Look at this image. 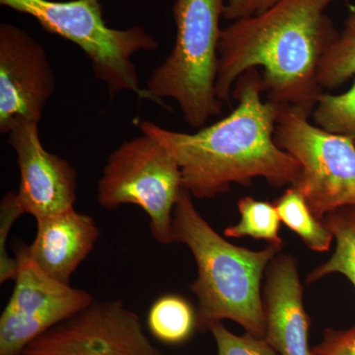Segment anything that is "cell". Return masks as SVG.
Segmentation results:
<instances>
[{
  "mask_svg": "<svg viewBox=\"0 0 355 355\" xmlns=\"http://www.w3.org/2000/svg\"><path fill=\"white\" fill-rule=\"evenodd\" d=\"M38 123L17 118L7 133L20 172L16 198L23 214L36 220L72 209L77 198L76 168L67 159L44 149Z\"/></svg>",
  "mask_w": 355,
  "mask_h": 355,
  "instance_id": "cell-11",
  "label": "cell"
},
{
  "mask_svg": "<svg viewBox=\"0 0 355 355\" xmlns=\"http://www.w3.org/2000/svg\"><path fill=\"white\" fill-rule=\"evenodd\" d=\"M172 235L174 243L190 249L197 263L198 277L190 288L198 298V330L231 320L246 333L266 338L261 280L282 248L268 245L253 251L228 242L203 218L184 189L175 205Z\"/></svg>",
  "mask_w": 355,
  "mask_h": 355,
  "instance_id": "cell-3",
  "label": "cell"
},
{
  "mask_svg": "<svg viewBox=\"0 0 355 355\" xmlns=\"http://www.w3.org/2000/svg\"><path fill=\"white\" fill-rule=\"evenodd\" d=\"M355 76V10L345 21L336 43L320 64L318 81L322 88L335 89Z\"/></svg>",
  "mask_w": 355,
  "mask_h": 355,
  "instance_id": "cell-18",
  "label": "cell"
},
{
  "mask_svg": "<svg viewBox=\"0 0 355 355\" xmlns=\"http://www.w3.org/2000/svg\"><path fill=\"white\" fill-rule=\"evenodd\" d=\"M311 114L280 105L275 141L301 166L296 189L319 220L334 210L355 207V144L312 125Z\"/></svg>",
  "mask_w": 355,
  "mask_h": 355,
  "instance_id": "cell-7",
  "label": "cell"
},
{
  "mask_svg": "<svg viewBox=\"0 0 355 355\" xmlns=\"http://www.w3.org/2000/svg\"><path fill=\"white\" fill-rule=\"evenodd\" d=\"M169 355H190V354H169Z\"/></svg>",
  "mask_w": 355,
  "mask_h": 355,
  "instance_id": "cell-24",
  "label": "cell"
},
{
  "mask_svg": "<svg viewBox=\"0 0 355 355\" xmlns=\"http://www.w3.org/2000/svg\"><path fill=\"white\" fill-rule=\"evenodd\" d=\"M21 355H163L121 299L94 301L44 331Z\"/></svg>",
  "mask_w": 355,
  "mask_h": 355,
  "instance_id": "cell-9",
  "label": "cell"
},
{
  "mask_svg": "<svg viewBox=\"0 0 355 355\" xmlns=\"http://www.w3.org/2000/svg\"><path fill=\"white\" fill-rule=\"evenodd\" d=\"M352 87L340 95L322 94L312 112L318 127L355 144V76Z\"/></svg>",
  "mask_w": 355,
  "mask_h": 355,
  "instance_id": "cell-19",
  "label": "cell"
},
{
  "mask_svg": "<svg viewBox=\"0 0 355 355\" xmlns=\"http://www.w3.org/2000/svg\"><path fill=\"white\" fill-rule=\"evenodd\" d=\"M100 229L92 217L74 207L37 219L30 256L51 279L69 284L72 275L92 252Z\"/></svg>",
  "mask_w": 355,
  "mask_h": 355,
  "instance_id": "cell-13",
  "label": "cell"
},
{
  "mask_svg": "<svg viewBox=\"0 0 355 355\" xmlns=\"http://www.w3.org/2000/svg\"><path fill=\"white\" fill-rule=\"evenodd\" d=\"M147 326L156 340L167 345L188 340L197 328V312L187 299L166 294L151 306Z\"/></svg>",
  "mask_w": 355,
  "mask_h": 355,
  "instance_id": "cell-15",
  "label": "cell"
},
{
  "mask_svg": "<svg viewBox=\"0 0 355 355\" xmlns=\"http://www.w3.org/2000/svg\"><path fill=\"white\" fill-rule=\"evenodd\" d=\"M0 4L31 16L46 32L77 44L111 99L128 91L156 103L140 87L132 58L139 51L157 50V41L140 26L123 30L109 27L103 18L101 0H0Z\"/></svg>",
  "mask_w": 355,
  "mask_h": 355,
  "instance_id": "cell-5",
  "label": "cell"
},
{
  "mask_svg": "<svg viewBox=\"0 0 355 355\" xmlns=\"http://www.w3.org/2000/svg\"><path fill=\"white\" fill-rule=\"evenodd\" d=\"M349 0H279L258 15L233 21L218 44L216 94L228 102L236 81L252 69H263L268 100L312 114L323 88L320 64L340 32L327 10Z\"/></svg>",
  "mask_w": 355,
  "mask_h": 355,
  "instance_id": "cell-2",
  "label": "cell"
},
{
  "mask_svg": "<svg viewBox=\"0 0 355 355\" xmlns=\"http://www.w3.org/2000/svg\"><path fill=\"white\" fill-rule=\"evenodd\" d=\"M55 90L46 51L17 26L0 25V132L17 118L39 123Z\"/></svg>",
  "mask_w": 355,
  "mask_h": 355,
  "instance_id": "cell-10",
  "label": "cell"
},
{
  "mask_svg": "<svg viewBox=\"0 0 355 355\" xmlns=\"http://www.w3.org/2000/svg\"><path fill=\"white\" fill-rule=\"evenodd\" d=\"M266 340L280 355H311L310 321L303 304L298 263L280 252L266 270Z\"/></svg>",
  "mask_w": 355,
  "mask_h": 355,
  "instance_id": "cell-12",
  "label": "cell"
},
{
  "mask_svg": "<svg viewBox=\"0 0 355 355\" xmlns=\"http://www.w3.org/2000/svg\"><path fill=\"white\" fill-rule=\"evenodd\" d=\"M324 222L336 239L335 253L309 272L306 284H313L331 273H342L355 287V207L334 210L324 216Z\"/></svg>",
  "mask_w": 355,
  "mask_h": 355,
  "instance_id": "cell-14",
  "label": "cell"
},
{
  "mask_svg": "<svg viewBox=\"0 0 355 355\" xmlns=\"http://www.w3.org/2000/svg\"><path fill=\"white\" fill-rule=\"evenodd\" d=\"M279 0H226L223 17L229 21L258 15L275 6Z\"/></svg>",
  "mask_w": 355,
  "mask_h": 355,
  "instance_id": "cell-23",
  "label": "cell"
},
{
  "mask_svg": "<svg viewBox=\"0 0 355 355\" xmlns=\"http://www.w3.org/2000/svg\"><path fill=\"white\" fill-rule=\"evenodd\" d=\"M263 77L257 69L243 73L231 95L238 102L230 114L197 132H174L144 121L139 128L176 159L183 188L198 200L214 198L231 184L263 178L275 187L294 186L301 166L275 141L280 104L263 101Z\"/></svg>",
  "mask_w": 355,
  "mask_h": 355,
  "instance_id": "cell-1",
  "label": "cell"
},
{
  "mask_svg": "<svg viewBox=\"0 0 355 355\" xmlns=\"http://www.w3.org/2000/svg\"><path fill=\"white\" fill-rule=\"evenodd\" d=\"M209 331L216 342V355H277L266 338L248 333L234 335L221 322L210 324Z\"/></svg>",
  "mask_w": 355,
  "mask_h": 355,
  "instance_id": "cell-20",
  "label": "cell"
},
{
  "mask_svg": "<svg viewBox=\"0 0 355 355\" xmlns=\"http://www.w3.org/2000/svg\"><path fill=\"white\" fill-rule=\"evenodd\" d=\"M238 210L241 216L239 223L226 228L225 237H251L282 248L284 241L279 233L282 220L275 205L246 197L238 202Z\"/></svg>",
  "mask_w": 355,
  "mask_h": 355,
  "instance_id": "cell-17",
  "label": "cell"
},
{
  "mask_svg": "<svg viewBox=\"0 0 355 355\" xmlns=\"http://www.w3.org/2000/svg\"><path fill=\"white\" fill-rule=\"evenodd\" d=\"M280 220L301 238L312 251L324 253L329 251L334 235L324 221L319 220L311 212L305 198L291 186L275 202Z\"/></svg>",
  "mask_w": 355,
  "mask_h": 355,
  "instance_id": "cell-16",
  "label": "cell"
},
{
  "mask_svg": "<svg viewBox=\"0 0 355 355\" xmlns=\"http://www.w3.org/2000/svg\"><path fill=\"white\" fill-rule=\"evenodd\" d=\"M183 189L181 169L173 154L141 132L109 156L98 182L97 200L110 210L125 205L141 207L150 219L154 239L171 245L173 214Z\"/></svg>",
  "mask_w": 355,
  "mask_h": 355,
  "instance_id": "cell-6",
  "label": "cell"
},
{
  "mask_svg": "<svg viewBox=\"0 0 355 355\" xmlns=\"http://www.w3.org/2000/svg\"><path fill=\"white\" fill-rule=\"evenodd\" d=\"M16 198V193H7L0 205V284L15 280L18 273V261L11 258L7 251L9 232L15 221L23 216Z\"/></svg>",
  "mask_w": 355,
  "mask_h": 355,
  "instance_id": "cell-21",
  "label": "cell"
},
{
  "mask_svg": "<svg viewBox=\"0 0 355 355\" xmlns=\"http://www.w3.org/2000/svg\"><path fill=\"white\" fill-rule=\"evenodd\" d=\"M17 277L0 317V355H21L29 343L94 302L92 294L51 279L28 246L16 252Z\"/></svg>",
  "mask_w": 355,
  "mask_h": 355,
  "instance_id": "cell-8",
  "label": "cell"
},
{
  "mask_svg": "<svg viewBox=\"0 0 355 355\" xmlns=\"http://www.w3.org/2000/svg\"><path fill=\"white\" fill-rule=\"evenodd\" d=\"M226 0H176V39L164 62L153 70L146 91L156 103L169 98L184 121L202 128L221 114L216 94L218 44Z\"/></svg>",
  "mask_w": 355,
  "mask_h": 355,
  "instance_id": "cell-4",
  "label": "cell"
},
{
  "mask_svg": "<svg viewBox=\"0 0 355 355\" xmlns=\"http://www.w3.org/2000/svg\"><path fill=\"white\" fill-rule=\"evenodd\" d=\"M311 355H355V326L347 330L326 329L323 340L311 349Z\"/></svg>",
  "mask_w": 355,
  "mask_h": 355,
  "instance_id": "cell-22",
  "label": "cell"
}]
</instances>
